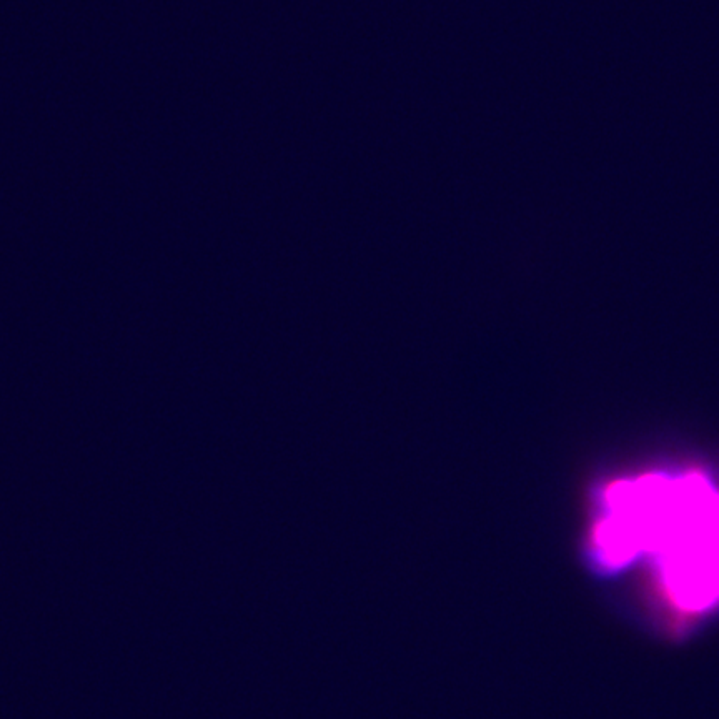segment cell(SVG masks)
Returning <instances> with one entry per match:
<instances>
[{
    "label": "cell",
    "instance_id": "6da1fadb",
    "mask_svg": "<svg viewBox=\"0 0 719 719\" xmlns=\"http://www.w3.org/2000/svg\"><path fill=\"white\" fill-rule=\"evenodd\" d=\"M598 580L630 585L651 625L690 633L719 615V486L648 473L601 493L586 540Z\"/></svg>",
    "mask_w": 719,
    "mask_h": 719
}]
</instances>
